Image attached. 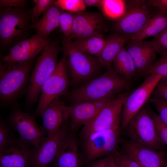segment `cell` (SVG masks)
<instances>
[{"instance_id": "obj_40", "label": "cell", "mask_w": 167, "mask_h": 167, "mask_svg": "<svg viewBox=\"0 0 167 167\" xmlns=\"http://www.w3.org/2000/svg\"><path fill=\"white\" fill-rule=\"evenodd\" d=\"M147 3L157 10V12L167 15V0H149Z\"/></svg>"}, {"instance_id": "obj_25", "label": "cell", "mask_w": 167, "mask_h": 167, "mask_svg": "<svg viewBox=\"0 0 167 167\" xmlns=\"http://www.w3.org/2000/svg\"><path fill=\"white\" fill-rule=\"evenodd\" d=\"M71 41L77 49L97 57L102 51L105 42L103 34Z\"/></svg>"}, {"instance_id": "obj_39", "label": "cell", "mask_w": 167, "mask_h": 167, "mask_svg": "<svg viewBox=\"0 0 167 167\" xmlns=\"http://www.w3.org/2000/svg\"><path fill=\"white\" fill-rule=\"evenodd\" d=\"M28 1L26 0H0V8L5 7L25 8Z\"/></svg>"}, {"instance_id": "obj_11", "label": "cell", "mask_w": 167, "mask_h": 167, "mask_svg": "<svg viewBox=\"0 0 167 167\" xmlns=\"http://www.w3.org/2000/svg\"><path fill=\"white\" fill-rule=\"evenodd\" d=\"M144 77V79L140 86L124 100L121 130L125 129L132 118L148 101L162 76L159 74H152Z\"/></svg>"}, {"instance_id": "obj_30", "label": "cell", "mask_w": 167, "mask_h": 167, "mask_svg": "<svg viewBox=\"0 0 167 167\" xmlns=\"http://www.w3.org/2000/svg\"><path fill=\"white\" fill-rule=\"evenodd\" d=\"M55 1L33 0L34 6L31 10L32 23H34L37 21L40 16L43 15L48 11Z\"/></svg>"}, {"instance_id": "obj_35", "label": "cell", "mask_w": 167, "mask_h": 167, "mask_svg": "<svg viewBox=\"0 0 167 167\" xmlns=\"http://www.w3.org/2000/svg\"><path fill=\"white\" fill-rule=\"evenodd\" d=\"M151 98L167 101V80H160L154 88Z\"/></svg>"}, {"instance_id": "obj_12", "label": "cell", "mask_w": 167, "mask_h": 167, "mask_svg": "<svg viewBox=\"0 0 167 167\" xmlns=\"http://www.w3.org/2000/svg\"><path fill=\"white\" fill-rule=\"evenodd\" d=\"M105 19L99 12L85 11L75 13L71 40L103 34L106 27Z\"/></svg>"}, {"instance_id": "obj_7", "label": "cell", "mask_w": 167, "mask_h": 167, "mask_svg": "<svg viewBox=\"0 0 167 167\" xmlns=\"http://www.w3.org/2000/svg\"><path fill=\"white\" fill-rule=\"evenodd\" d=\"M71 84L66 66V58L63 54L56 69L43 84L35 111L41 117L46 107L55 100L67 93Z\"/></svg>"}, {"instance_id": "obj_42", "label": "cell", "mask_w": 167, "mask_h": 167, "mask_svg": "<svg viewBox=\"0 0 167 167\" xmlns=\"http://www.w3.org/2000/svg\"><path fill=\"white\" fill-rule=\"evenodd\" d=\"M161 167H167V158L165 159Z\"/></svg>"}, {"instance_id": "obj_33", "label": "cell", "mask_w": 167, "mask_h": 167, "mask_svg": "<svg viewBox=\"0 0 167 167\" xmlns=\"http://www.w3.org/2000/svg\"><path fill=\"white\" fill-rule=\"evenodd\" d=\"M114 155V162L117 167H140L131 157L118 150Z\"/></svg>"}, {"instance_id": "obj_34", "label": "cell", "mask_w": 167, "mask_h": 167, "mask_svg": "<svg viewBox=\"0 0 167 167\" xmlns=\"http://www.w3.org/2000/svg\"><path fill=\"white\" fill-rule=\"evenodd\" d=\"M150 42L157 53L161 55L167 52V28Z\"/></svg>"}, {"instance_id": "obj_8", "label": "cell", "mask_w": 167, "mask_h": 167, "mask_svg": "<svg viewBox=\"0 0 167 167\" xmlns=\"http://www.w3.org/2000/svg\"><path fill=\"white\" fill-rule=\"evenodd\" d=\"M120 128L99 131L92 133L83 140V149L86 161L92 162L114 154L121 141Z\"/></svg>"}, {"instance_id": "obj_37", "label": "cell", "mask_w": 167, "mask_h": 167, "mask_svg": "<svg viewBox=\"0 0 167 167\" xmlns=\"http://www.w3.org/2000/svg\"><path fill=\"white\" fill-rule=\"evenodd\" d=\"M8 126L3 120L0 122V148L13 139Z\"/></svg>"}, {"instance_id": "obj_18", "label": "cell", "mask_w": 167, "mask_h": 167, "mask_svg": "<svg viewBox=\"0 0 167 167\" xmlns=\"http://www.w3.org/2000/svg\"><path fill=\"white\" fill-rule=\"evenodd\" d=\"M121 152L133 159L140 167H161L165 153L135 143L128 139L121 140Z\"/></svg>"}, {"instance_id": "obj_24", "label": "cell", "mask_w": 167, "mask_h": 167, "mask_svg": "<svg viewBox=\"0 0 167 167\" xmlns=\"http://www.w3.org/2000/svg\"><path fill=\"white\" fill-rule=\"evenodd\" d=\"M113 64L116 72L130 82L137 75L133 59L125 47L115 57Z\"/></svg>"}, {"instance_id": "obj_10", "label": "cell", "mask_w": 167, "mask_h": 167, "mask_svg": "<svg viewBox=\"0 0 167 167\" xmlns=\"http://www.w3.org/2000/svg\"><path fill=\"white\" fill-rule=\"evenodd\" d=\"M11 127L19 134L23 141L37 148L47 138L43 127L36 122L34 116L22 111L18 106L14 105L9 117Z\"/></svg>"}, {"instance_id": "obj_2", "label": "cell", "mask_w": 167, "mask_h": 167, "mask_svg": "<svg viewBox=\"0 0 167 167\" xmlns=\"http://www.w3.org/2000/svg\"><path fill=\"white\" fill-rule=\"evenodd\" d=\"M62 45L71 84L83 85L102 74L104 68L98 57L79 51L65 36Z\"/></svg>"}, {"instance_id": "obj_44", "label": "cell", "mask_w": 167, "mask_h": 167, "mask_svg": "<svg viewBox=\"0 0 167 167\" xmlns=\"http://www.w3.org/2000/svg\"><path fill=\"white\" fill-rule=\"evenodd\" d=\"M0 167H3L1 166H0Z\"/></svg>"}, {"instance_id": "obj_16", "label": "cell", "mask_w": 167, "mask_h": 167, "mask_svg": "<svg viewBox=\"0 0 167 167\" xmlns=\"http://www.w3.org/2000/svg\"><path fill=\"white\" fill-rule=\"evenodd\" d=\"M141 1L131 7L116 23L114 28L117 33L129 38L139 32L151 17L149 8L141 4ZM144 2V1H143Z\"/></svg>"}, {"instance_id": "obj_26", "label": "cell", "mask_w": 167, "mask_h": 167, "mask_svg": "<svg viewBox=\"0 0 167 167\" xmlns=\"http://www.w3.org/2000/svg\"><path fill=\"white\" fill-rule=\"evenodd\" d=\"M124 2L122 0H102L100 7L108 17L119 19L126 12Z\"/></svg>"}, {"instance_id": "obj_5", "label": "cell", "mask_w": 167, "mask_h": 167, "mask_svg": "<svg viewBox=\"0 0 167 167\" xmlns=\"http://www.w3.org/2000/svg\"><path fill=\"white\" fill-rule=\"evenodd\" d=\"M62 49L58 41L51 39L42 51L30 75L26 91L25 101L32 107L38 101L41 87L57 68L58 57Z\"/></svg>"}, {"instance_id": "obj_36", "label": "cell", "mask_w": 167, "mask_h": 167, "mask_svg": "<svg viewBox=\"0 0 167 167\" xmlns=\"http://www.w3.org/2000/svg\"><path fill=\"white\" fill-rule=\"evenodd\" d=\"M149 102L155 107L159 113L158 115L164 123L167 126V101L160 100L152 98Z\"/></svg>"}, {"instance_id": "obj_13", "label": "cell", "mask_w": 167, "mask_h": 167, "mask_svg": "<svg viewBox=\"0 0 167 167\" xmlns=\"http://www.w3.org/2000/svg\"><path fill=\"white\" fill-rule=\"evenodd\" d=\"M50 40H45L36 33L13 45L9 49L8 53L2 57L1 62L12 65L33 60Z\"/></svg>"}, {"instance_id": "obj_32", "label": "cell", "mask_w": 167, "mask_h": 167, "mask_svg": "<svg viewBox=\"0 0 167 167\" xmlns=\"http://www.w3.org/2000/svg\"><path fill=\"white\" fill-rule=\"evenodd\" d=\"M151 115L154 120L158 135L162 142L167 145V126L159 115L149 109Z\"/></svg>"}, {"instance_id": "obj_4", "label": "cell", "mask_w": 167, "mask_h": 167, "mask_svg": "<svg viewBox=\"0 0 167 167\" xmlns=\"http://www.w3.org/2000/svg\"><path fill=\"white\" fill-rule=\"evenodd\" d=\"M31 10L26 8L5 7L0 9L1 48H10L28 38L32 30Z\"/></svg>"}, {"instance_id": "obj_15", "label": "cell", "mask_w": 167, "mask_h": 167, "mask_svg": "<svg viewBox=\"0 0 167 167\" xmlns=\"http://www.w3.org/2000/svg\"><path fill=\"white\" fill-rule=\"evenodd\" d=\"M118 95L95 101H87L66 106L70 118V129L75 131L92 119L106 105Z\"/></svg>"}, {"instance_id": "obj_31", "label": "cell", "mask_w": 167, "mask_h": 167, "mask_svg": "<svg viewBox=\"0 0 167 167\" xmlns=\"http://www.w3.org/2000/svg\"><path fill=\"white\" fill-rule=\"evenodd\" d=\"M75 13L62 10L59 19V26L65 37L69 38L72 32Z\"/></svg>"}, {"instance_id": "obj_22", "label": "cell", "mask_w": 167, "mask_h": 167, "mask_svg": "<svg viewBox=\"0 0 167 167\" xmlns=\"http://www.w3.org/2000/svg\"><path fill=\"white\" fill-rule=\"evenodd\" d=\"M129 39L128 36L118 33L105 39V45L98 57L104 68L108 70L112 66L114 58Z\"/></svg>"}, {"instance_id": "obj_28", "label": "cell", "mask_w": 167, "mask_h": 167, "mask_svg": "<svg viewBox=\"0 0 167 167\" xmlns=\"http://www.w3.org/2000/svg\"><path fill=\"white\" fill-rule=\"evenodd\" d=\"M147 70L143 76L152 74H158L162 76L161 80H167V52L163 53Z\"/></svg>"}, {"instance_id": "obj_29", "label": "cell", "mask_w": 167, "mask_h": 167, "mask_svg": "<svg viewBox=\"0 0 167 167\" xmlns=\"http://www.w3.org/2000/svg\"><path fill=\"white\" fill-rule=\"evenodd\" d=\"M54 4L61 9L73 13L85 11L84 0H57Z\"/></svg>"}, {"instance_id": "obj_14", "label": "cell", "mask_w": 167, "mask_h": 167, "mask_svg": "<svg viewBox=\"0 0 167 167\" xmlns=\"http://www.w3.org/2000/svg\"><path fill=\"white\" fill-rule=\"evenodd\" d=\"M65 124L50 137H47L37 148L34 149L32 163L34 167H47L53 162L69 134Z\"/></svg>"}, {"instance_id": "obj_27", "label": "cell", "mask_w": 167, "mask_h": 167, "mask_svg": "<svg viewBox=\"0 0 167 167\" xmlns=\"http://www.w3.org/2000/svg\"><path fill=\"white\" fill-rule=\"evenodd\" d=\"M156 52L153 47L133 59L137 74L143 76L149 68L156 60Z\"/></svg>"}, {"instance_id": "obj_19", "label": "cell", "mask_w": 167, "mask_h": 167, "mask_svg": "<svg viewBox=\"0 0 167 167\" xmlns=\"http://www.w3.org/2000/svg\"><path fill=\"white\" fill-rule=\"evenodd\" d=\"M47 137L52 136L65 124L70 115L66 106L60 98L51 102L43 111L41 117Z\"/></svg>"}, {"instance_id": "obj_3", "label": "cell", "mask_w": 167, "mask_h": 167, "mask_svg": "<svg viewBox=\"0 0 167 167\" xmlns=\"http://www.w3.org/2000/svg\"><path fill=\"white\" fill-rule=\"evenodd\" d=\"M33 60L9 65L0 62V101L3 106L13 104L29 83Z\"/></svg>"}, {"instance_id": "obj_6", "label": "cell", "mask_w": 167, "mask_h": 167, "mask_svg": "<svg viewBox=\"0 0 167 167\" xmlns=\"http://www.w3.org/2000/svg\"><path fill=\"white\" fill-rule=\"evenodd\" d=\"M125 130L128 139L136 144L157 151L165 145L158 135L149 109L145 106L133 117Z\"/></svg>"}, {"instance_id": "obj_20", "label": "cell", "mask_w": 167, "mask_h": 167, "mask_svg": "<svg viewBox=\"0 0 167 167\" xmlns=\"http://www.w3.org/2000/svg\"><path fill=\"white\" fill-rule=\"evenodd\" d=\"M53 162L54 167H81L78 145L73 135L69 134Z\"/></svg>"}, {"instance_id": "obj_38", "label": "cell", "mask_w": 167, "mask_h": 167, "mask_svg": "<svg viewBox=\"0 0 167 167\" xmlns=\"http://www.w3.org/2000/svg\"><path fill=\"white\" fill-rule=\"evenodd\" d=\"M114 160V155H110L97 159L87 167H111Z\"/></svg>"}, {"instance_id": "obj_1", "label": "cell", "mask_w": 167, "mask_h": 167, "mask_svg": "<svg viewBox=\"0 0 167 167\" xmlns=\"http://www.w3.org/2000/svg\"><path fill=\"white\" fill-rule=\"evenodd\" d=\"M130 83L112 66L105 73L69 92L66 99L71 104L118 96L124 92Z\"/></svg>"}, {"instance_id": "obj_21", "label": "cell", "mask_w": 167, "mask_h": 167, "mask_svg": "<svg viewBox=\"0 0 167 167\" xmlns=\"http://www.w3.org/2000/svg\"><path fill=\"white\" fill-rule=\"evenodd\" d=\"M62 10L54 3L48 11L36 22L31 25L32 29H34L36 33L45 40L54 30L59 26V19Z\"/></svg>"}, {"instance_id": "obj_23", "label": "cell", "mask_w": 167, "mask_h": 167, "mask_svg": "<svg viewBox=\"0 0 167 167\" xmlns=\"http://www.w3.org/2000/svg\"><path fill=\"white\" fill-rule=\"evenodd\" d=\"M167 28V15L158 12L151 17L143 28L138 33L129 38L130 42L144 41L150 37L159 35Z\"/></svg>"}, {"instance_id": "obj_41", "label": "cell", "mask_w": 167, "mask_h": 167, "mask_svg": "<svg viewBox=\"0 0 167 167\" xmlns=\"http://www.w3.org/2000/svg\"><path fill=\"white\" fill-rule=\"evenodd\" d=\"M84 4L87 6H97L100 7L102 0H84Z\"/></svg>"}, {"instance_id": "obj_9", "label": "cell", "mask_w": 167, "mask_h": 167, "mask_svg": "<svg viewBox=\"0 0 167 167\" xmlns=\"http://www.w3.org/2000/svg\"><path fill=\"white\" fill-rule=\"evenodd\" d=\"M129 93L124 92L102 109L92 119L83 125L80 133L82 139L94 132L120 128L124 100Z\"/></svg>"}, {"instance_id": "obj_43", "label": "cell", "mask_w": 167, "mask_h": 167, "mask_svg": "<svg viewBox=\"0 0 167 167\" xmlns=\"http://www.w3.org/2000/svg\"><path fill=\"white\" fill-rule=\"evenodd\" d=\"M111 167H117V166H116L115 163V162H114V161L111 166Z\"/></svg>"}, {"instance_id": "obj_17", "label": "cell", "mask_w": 167, "mask_h": 167, "mask_svg": "<svg viewBox=\"0 0 167 167\" xmlns=\"http://www.w3.org/2000/svg\"><path fill=\"white\" fill-rule=\"evenodd\" d=\"M33 150L27 143L14 139L0 148V164L3 167H29Z\"/></svg>"}]
</instances>
